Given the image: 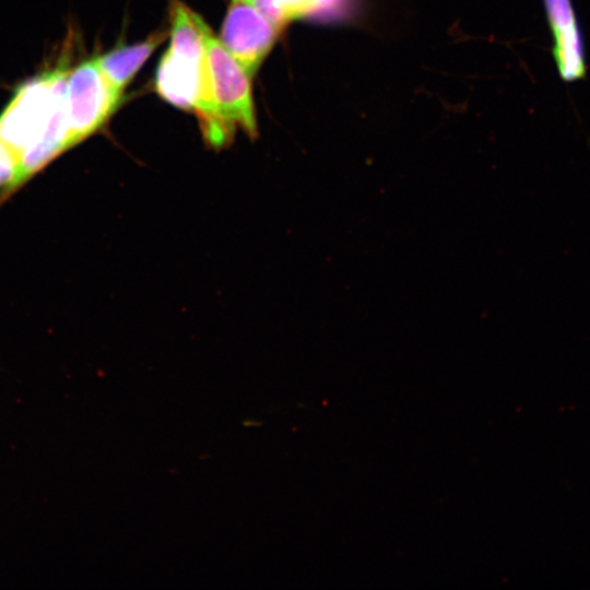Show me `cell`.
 Masks as SVG:
<instances>
[{
  "mask_svg": "<svg viewBox=\"0 0 590 590\" xmlns=\"http://www.w3.org/2000/svg\"><path fill=\"white\" fill-rule=\"evenodd\" d=\"M68 67L58 66L20 85L0 115V140L28 180L72 145L66 111Z\"/></svg>",
  "mask_w": 590,
  "mask_h": 590,
  "instance_id": "6da1fadb",
  "label": "cell"
},
{
  "mask_svg": "<svg viewBox=\"0 0 590 590\" xmlns=\"http://www.w3.org/2000/svg\"><path fill=\"white\" fill-rule=\"evenodd\" d=\"M251 79L210 31L205 37L201 91L193 113L211 145L226 144L237 130L256 134Z\"/></svg>",
  "mask_w": 590,
  "mask_h": 590,
  "instance_id": "7a4b0ae2",
  "label": "cell"
},
{
  "mask_svg": "<svg viewBox=\"0 0 590 590\" xmlns=\"http://www.w3.org/2000/svg\"><path fill=\"white\" fill-rule=\"evenodd\" d=\"M169 13L170 43L157 68L156 91L168 103L194 111L201 91L205 37L211 28L177 0Z\"/></svg>",
  "mask_w": 590,
  "mask_h": 590,
  "instance_id": "3957f363",
  "label": "cell"
},
{
  "mask_svg": "<svg viewBox=\"0 0 590 590\" xmlns=\"http://www.w3.org/2000/svg\"><path fill=\"white\" fill-rule=\"evenodd\" d=\"M121 95L107 81L95 58L68 71L66 111L72 145L105 125L121 102Z\"/></svg>",
  "mask_w": 590,
  "mask_h": 590,
  "instance_id": "277c9868",
  "label": "cell"
},
{
  "mask_svg": "<svg viewBox=\"0 0 590 590\" xmlns=\"http://www.w3.org/2000/svg\"><path fill=\"white\" fill-rule=\"evenodd\" d=\"M281 31L251 0H232L219 39L252 78Z\"/></svg>",
  "mask_w": 590,
  "mask_h": 590,
  "instance_id": "5b68a950",
  "label": "cell"
},
{
  "mask_svg": "<svg viewBox=\"0 0 590 590\" xmlns=\"http://www.w3.org/2000/svg\"><path fill=\"white\" fill-rule=\"evenodd\" d=\"M553 37L552 55L560 79H585L587 62L583 39L571 0H543Z\"/></svg>",
  "mask_w": 590,
  "mask_h": 590,
  "instance_id": "8992f818",
  "label": "cell"
},
{
  "mask_svg": "<svg viewBox=\"0 0 590 590\" xmlns=\"http://www.w3.org/2000/svg\"><path fill=\"white\" fill-rule=\"evenodd\" d=\"M278 27L300 19L356 23L363 19L364 0H251Z\"/></svg>",
  "mask_w": 590,
  "mask_h": 590,
  "instance_id": "52a82bcc",
  "label": "cell"
},
{
  "mask_svg": "<svg viewBox=\"0 0 590 590\" xmlns=\"http://www.w3.org/2000/svg\"><path fill=\"white\" fill-rule=\"evenodd\" d=\"M165 36V33L157 32L141 43L117 47L95 59L110 85L122 94L125 87L154 49L162 44Z\"/></svg>",
  "mask_w": 590,
  "mask_h": 590,
  "instance_id": "ba28073f",
  "label": "cell"
},
{
  "mask_svg": "<svg viewBox=\"0 0 590 590\" xmlns=\"http://www.w3.org/2000/svg\"><path fill=\"white\" fill-rule=\"evenodd\" d=\"M24 182L15 153L0 140V203Z\"/></svg>",
  "mask_w": 590,
  "mask_h": 590,
  "instance_id": "9c48e42d",
  "label": "cell"
}]
</instances>
